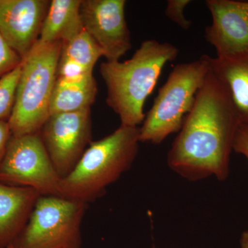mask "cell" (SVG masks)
I'll return each mask as SVG.
<instances>
[{
	"mask_svg": "<svg viewBox=\"0 0 248 248\" xmlns=\"http://www.w3.org/2000/svg\"><path fill=\"white\" fill-rule=\"evenodd\" d=\"M21 64L0 78V122H9L16 104Z\"/></svg>",
	"mask_w": 248,
	"mask_h": 248,
	"instance_id": "cell-17",
	"label": "cell"
},
{
	"mask_svg": "<svg viewBox=\"0 0 248 248\" xmlns=\"http://www.w3.org/2000/svg\"><path fill=\"white\" fill-rule=\"evenodd\" d=\"M140 143V128L122 125L91 142L74 170L60 180L61 197L87 204L97 200L130 169Z\"/></svg>",
	"mask_w": 248,
	"mask_h": 248,
	"instance_id": "cell-3",
	"label": "cell"
},
{
	"mask_svg": "<svg viewBox=\"0 0 248 248\" xmlns=\"http://www.w3.org/2000/svg\"><path fill=\"white\" fill-rule=\"evenodd\" d=\"M209 66L225 86L239 115L241 124L248 125V54L234 58H211Z\"/></svg>",
	"mask_w": 248,
	"mask_h": 248,
	"instance_id": "cell-13",
	"label": "cell"
},
{
	"mask_svg": "<svg viewBox=\"0 0 248 248\" xmlns=\"http://www.w3.org/2000/svg\"><path fill=\"white\" fill-rule=\"evenodd\" d=\"M241 248H248V230L244 232L240 239Z\"/></svg>",
	"mask_w": 248,
	"mask_h": 248,
	"instance_id": "cell-22",
	"label": "cell"
},
{
	"mask_svg": "<svg viewBox=\"0 0 248 248\" xmlns=\"http://www.w3.org/2000/svg\"><path fill=\"white\" fill-rule=\"evenodd\" d=\"M233 151L244 155L248 161V125L240 124L233 142Z\"/></svg>",
	"mask_w": 248,
	"mask_h": 248,
	"instance_id": "cell-20",
	"label": "cell"
},
{
	"mask_svg": "<svg viewBox=\"0 0 248 248\" xmlns=\"http://www.w3.org/2000/svg\"><path fill=\"white\" fill-rule=\"evenodd\" d=\"M153 248H155V246H153Z\"/></svg>",
	"mask_w": 248,
	"mask_h": 248,
	"instance_id": "cell-24",
	"label": "cell"
},
{
	"mask_svg": "<svg viewBox=\"0 0 248 248\" xmlns=\"http://www.w3.org/2000/svg\"><path fill=\"white\" fill-rule=\"evenodd\" d=\"M165 10L166 17L179 27L187 30L191 27V22L186 17L184 11L191 1L190 0H169Z\"/></svg>",
	"mask_w": 248,
	"mask_h": 248,
	"instance_id": "cell-19",
	"label": "cell"
},
{
	"mask_svg": "<svg viewBox=\"0 0 248 248\" xmlns=\"http://www.w3.org/2000/svg\"><path fill=\"white\" fill-rule=\"evenodd\" d=\"M240 124L226 86L210 70L170 150V169L189 181L226 180Z\"/></svg>",
	"mask_w": 248,
	"mask_h": 248,
	"instance_id": "cell-1",
	"label": "cell"
},
{
	"mask_svg": "<svg viewBox=\"0 0 248 248\" xmlns=\"http://www.w3.org/2000/svg\"><path fill=\"white\" fill-rule=\"evenodd\" d=\"M12 137L9 122H0V164L4 159L8 143Z\"/></svg>",
	"mask_w": 248,
	"mask_h": 248,
	"instance_id": "cell-21",
	"label": "cell"
},
{
	"mask_svg": "<svg viewBox=\"0 0 248 248\" xmlns=\"http://www.w3.org/2000/svg\"><path fill=\"white\" fill-rule=\"evenodd\" d=\"M40 196L31 187L0 183V248H7L17 239Z\"/></svg>",
	"mask_w": 248,
	"mask_h": 248,
	"instance_id": "cell-12",
	"label": "cell"
},
{
	"mask_svg": "<svg viewBox=\"0 0 248 248\" xmlns=\"http://www.w3.org/2000/svg\"><path fill=\"white\" fill-rule=\"evenodd\" d=\"M97 93V82L93 74L78 79L57 78L50 99L49 114L51 115L91 108Z\"/></svg>",
	"mask_w": 248,
	"mask_h": 248,
	"instance_id": "cell-15",
	"label": "cell"
},
{
	"mask_svg": "<svg viewBox=\"0 0 248 248\" xmlns=\"http://www.w3.org/2000/svg\"><path fill=\"white\" fill-rule=\"evenodd\" d=\"M62 43L40 40L22 59L16 104L9 120L13 136L40 132L48 118Z\"/></svg>",
	"mask_w": 248,
	"mask_h": 248,
	"instance_id": "cell-4",
	"label": "cell"
},
{
	"mask_svg": "<svg viewBox=\"0 0 248 248\" xmlns=\"http://www.w3.org/2000/svg\"><path fill=\"white\" fill-rule=\"evenodd\" d=\"M82 0H52L41 29L40 38L47 43H63L84 30L80 7Z\"/></svg>",
	"mask_w": 248,
	"mask_h": 248,
	"instance_id": "cell-14",
	"label": "cell"
},
{
	"mask_svg": "<svg viewBox=\"0 0 248 248\" xmlns=\"http://www.w3.org/2000/svg\"><path fill=\"white\" fill-rule=\"evenodd\" d=\"M50 1L0 0V35L23 59L40 38Z\"/></svg>",
	"mask_w": 248,
	"mask_h": 248,
	"instance_id": "cell-11",
	"label": "cell"
},
{
	"mask_svg": "<svg viewBox=\"0 0 248 248\" xmlns=\"http://www.w3.org/2000/svg\"><path fill=\"white\" fill-rule=\"evenodd\" d=\"M210 71L208 55L174 66L140 128V141L162 143L182 128Z\"/></svg>",
	"mask_w": 248,
	"mask_h": 248,
	"instance_id": "cell-5",
	"label": "cell"
},
{
	"mask_svg": "<svg viewBox=\"0 0 248 248\" xmlns=\"http://www.w3.org/2000/svg\"><path fill=\"white\" fill-rule=\"evenodd\" d=\"M179 49L155 40L143 41L131 58L105 62L100 73L107 85L108 106L120 117L121 125L138 127L146 115L143 107L163 68L177 58Z\"/></svg>",
	"mask_w": 248,
	"mask_h": 248,
	"instance_id": "cell-2",
	"label": "cell"
},
{
	"mask_svg": "<svg viewBox=\"0 0 248 248\" xmlns=\"http://www.w3.org/2000/svg\"><path fill=\"white\" fill-rule=\"evenodd\" d=\"M87 205L60 196L41 195L13 245L20 248H81V223Z\"/></svg>",
	"mask_w": 248,
	"mask_h": 248,
	"instance_id": "cell-6",
	"label": "cell"
},
{
	"mask_svg": "<svg viewBox=\"0 0 248 248\" xmlns=\"http://www.w3.org/2000/svg\"><path fill=\"white\" fill-rule=\"evenodd\" d=\"M39 133L59 177L63 179L92 142L91 108L50 115Z\"/></svg>",
	"mask_w": 248,
	"mask_h": 248,
	"instance_id": "cell-8",
	"label": "cell"
},
{
	"mask_svg": "<svg viewBox=\"0 0 248 248\" xmlns=\"http://www.w3.org/2000/svg\"><path fill=\"white\" fill-rule=\"evenodd\" d=\"M125 0H82L83 27L101 48L107 62L120 61L132 47L125 17Z\"/></svg>",
	"mask_w": 248,
	"mask_h": 248,
	"instance_id": "cell-9",
	"label": "cell"
},
{
	"mask_svg": "<svg viewBox=\"0 0 248 248\" xmlns=\"http://www.w3.org/2000/svg\"><path fill=\"white\" fill-rule=\"evenodd\" d=\"M102 57V50L84 29L62 44L60 58L72 60L92 72Z\"/></svg>",
	"mask_w": 248,
	"mask_h": 248,
	"instance_id": "cell-16",
	"label": "cell"
},
{
	"mask_svg": "<svg viewBox=\"0 0 248 248\" xmlns=\"http://www.w3.org/2000/svg\"><path fill=\"white\" fill-rule=\"evenodd\" d=\"M60 180L40 133L12 135L0 164L1 184L31 187L41 195L61 197Z\"/></svg>",
	"mask_w": 248,
	"mask_h": 248,
	"instance_id": "cell-7",
	"label": "cell"
},
{
	"mask_svg": "<svg viewBox=\"0 0 248 248\" xmlns=\"http://www.w3.org/2000/svg\"><path fill=\"white\" fill-rule=\"evenodd\" d=\"M213 22L205 29V38L217 58L248 54V1L207 0Z\"/></svg>",
	"mask_w": 248,
	"mask_h": 248,
	"instance_id": "cell-10",
	"label": "cell"
},
{
	"mask_svg": "<svg viewBox=\"0 0 248 248\" xmlns=\"http://www.w3.org/2000/svg\"><path fill=\"white\" fill-rule=\"evenodd\" d=\"M7 248H20L16 247V246H14V245H11V246H9V247H8Z\"/></svg>",
	"mask_w": 248,
	"mask_h": 248,
	"instance_id": "cell-23",
	"label": "cell"
},
{
	"mask_svg": "<svg viewBox=\"0 0 248 248\" xmlns=\"http://www.w3.org/2000/svg\"><path fill=\"white\" fill-rule=\"evenodd\" d=\"M22 59L0 35V78L14 71L22 63Z\"/></svg>",
	"mask_w": 248,
	"mask_h": 248,
	"instance_id": "cell-18",
	"label": "cell"
}]
</instances>
